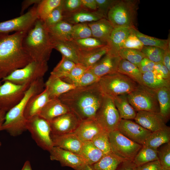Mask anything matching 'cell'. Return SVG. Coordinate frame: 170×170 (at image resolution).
I'll return each mask as SVG.
<instances>
[{
  "label": "cell",
  "mask_w": 170,
  "mask_h": 170,
  "mask_svg": "<svg viewBox=\"0 0 170 170\" xmlns=\"http://www.w3.org/2000/svg\"><path fill=\"white\" fill-rule=\"evenodd\" d=\"M139 1L116 0L109 10L107 19L114 27L136 28Z\"/></svg>",
  "instance_id": "obj_5"
},
{
  "label": "cell",
  "mask_w": 170,
  "mask_h": 170,
  "mask_svg": "<svg viewBox=\"0 0 170 170\" xmlns=\"http://www.w3.org/2000/svg\"><path fill=\"white\" fill-rule=\"evenodd\" d=\"M75 87L51 74L45 82V88L47 90L50 99L59 98L62 94Z\"/></svg>",
  "instance_id": "obj_22"
},
{
  "label": "cell",
  "mask_w": 170,
  "mask_h": 170,
  "mask_svg": "<svg viewBox=\"0 0 170 170\" xmlns=\"http://www.w3.org/2000/svg\"><path fill=\"white\" fill-rule=\"evenodd\" d=\"M97 10L102 13L107 17L108 13L116 0H95Z\"/></svg>",
  "instance_id": "obj_52"
},
{
  "label": "cell",
  "mask_w": 170,
  "mask_h": 170,
  "mask_svg": "<svg viewBox=\"0 0 170 170\" xmlns=\"http://www.w3.org/2000/svg\"><path fill=\"white\" fill-rule=\"evenodd\" d=\"M63 18V11L60 4L52 12L43 22L46 26L49 28L62 20Z\"/></svg>",
  "instance_id": "obj_50"
},
{
  "label": "cell",
  "mask_w": 170,
  "mask_h": 170,
  "mask_svg": "<svg viewBox=\"0 0 170 170\" xmlns=\"http://www.w3.org/2000/svg\"><path fill=\"white\" fill-rule=\"evenodd\" d=\"M158 160L162 169H170V142L157 149Z\"/></svg>",
  "instance_id": "obj_47"
},
{
  "label": "cell",
  "mask_w": 170,
  "mask_h": 170,
  "mask_svg": "<svg viewBox=\"0 0 170 170\" xmlns=\"http://www.w3.org/2000/svg\"><path fill=\"white\" fill-rule=\"evenodd\" d=\"M23 47L31 61L48 62L53 49L47 28L39 19L27 32Z\"/></svg>",
  "instance_id": "obj_3"
},
{
  "label": "cell",
  "mask_w": 170,
  "mask_h": 170,
  "mask_svg": "<svg viewBox=\"0 0 170 170\" xmlns=\"http://www.w3.org/2000/svg\"><path fill=\"white\" fill-rule=\"evenodd\" d=\"M51 39L53 48L60 52L62 56L76 64L79 63L77 49L70 41L57 40L51 38Z\"/></svg>",
  "instance_id": "obj_34"
},
{
  "label": "cell",
  "mask_w": 170,
  "mask_h": 170,
  "mask_svg": "<svg viewBox=\"0 0 170 170\" xmlns=\"http://www.w3.org/2000/svg\"><path fill=\"white\" fill-rule=\"evenodd\" d=\"M71 36L72 40L92 37L91 29L87 23L73 25Z\"/></svg>",
  "instance_id": "obj_46"
},
{
  "label": "cell",
  "mask_w": 170,
  "mask_h": 170,
  "mask_svg": "<svg viewBox=\"0 0 170 170\" xmlns=\"http://www.w3.org/2000/svg\"><path fill=\"white\" fill-rule=\"evenodd\" d=\"M170 128H165L152 132L146 139L143 146L149 147L155 149L170 142Z\"/></svg>",
  "instance_id": "obj_31"
},
{
  "label": "cell",
  "mask_w": 170,
  "mask_h": 170,
  "mask_svg": "<svg viewBox=\"0 0 170 170\" xmlns=\"http://www.w3.org/2000/svg\"><path fill=\"white\" fill-rule=\"evenodd\" d=\"M133 33L145 46L155 47L166 50L170 47V39H162L150 36L144 34L136 28H131Z\"/></svg>",
  "instance_id": "obj_36"
},
{
  "label": "cell",
  "mask_w": 170,
  "mask_h": 170,
  "mask_svg": "<svg viewBox=\"0 0 170 170\" xmlns=\"http://www.w3.org/2000/svg\"><path fill=\"white\" fill-rule=\"evenodd\" d=\"M117 71L128 76L139 85L144 86L142 79V74L138 67L124 59H121Z\"/></svg>",
  "instance_id": "obj_33"
},
{
  "label": "cell",
  "mask_w": 170,
  "mask_h": 170,
  "mask_svg": "<svg viewBox=\"0 0 170 170\" xmlns=\"http://www.w3.org/2000/svg\"><path fill=\"white\" fill-rule=\"evenodd\" d=\"M71 111L59 98L50 99L42 108L39 116L49 122L63 114Z\"/></svg>",
  "instance_id": "obj_25"
},
{
  "label": "cell",
  "mask_w": 170,
  "mask_h": 170,
  "mask_svg": "<svg viewBox=\"0 0 170 170\" xmlns=\"http://www.w3.org/2000/svg\"><path fill=\"white\" fill-rule=\"evenodd\" d=\"M144 46L142 43L137 37L131 31L124 42L122 48L134 49L141 50Z\"/></svg>",
  "instance_id": "obj_51"
},
{
  "label": "cell",
  "mask_w": 170,
  "mask_h": 170,
  "mask_svg": "<svg viewBox=\"0 0 170 170\" xmlns=\"http://www.w3.org/2000/svg\"><path fill=\"white\" fill-rule=\"evenodd\" d=\"M141 51L145 57L155 63H162L165 52L164 49L156 47L144 46Z\"/></svg>",
  "instance_id": "obj_45"
},
{
  "label": "cell",
  "mask_w": 170,
  "mask_h": 170,
  "mask_svg": "<svg viewBox=\"0 0 170 170\" xmlns=\"http://www.w3.org/2000/svg\"><path fill=\"white\" fill-rule=\"evenodd\" d=\"M103 130L94 119L81 120L73 132L82 142L91 141L97 134Z\"/></svg>",
  "instance_id": "obj_20"
},
{
  "label": "cell",
  "mask_w": 170,
  "mask_h": 170,
  "mask_svg": "<svg viewBox=\"0 0 170 170\" xmlns=\"http://www.w3.org/2000/svg\"><path fill=\"white\" fill-rule=\"evenodd\" d=\"M27 31L0 34V81L31 61L22 45Z\"/></svg>",
  "instance_id": "obj_2"
},
{
  "label": "cell",
  "mask_w": 170,
  "mask_h": 170,
  "mask_svg": "<svg viewBox=\"0 0 170 170\" xmlns=\"http://www.w3.org/2000/svg\"><path fill=\"white\" fill-rule=\"evenodd\" d=\"M70 42L77 49L80 50H90L107 45L106 43L93 37L73 40Z\"/></svg>",
  "instance_id": "obj_39"
},
{
  "label": "cell",
  "mask_w": 170,
  "mask_h": 170,
  "mask_svg": "<svg viewBox=\"0 0 170 170\" xmlns=\"http://www.w3.org/2000/svg\"><path fill=\"white\" fill-rule=\"evenodd\" d=\"M158 160L157 149L143 146L135 156L133 162L137 167Z\"/></svg>",
  "instance_id": "obj_37"
},
{
  "label": "cell",
  "mask_w": 170,
  "mask_h": 170,
  "mask_svg": "<svg viewBox=\"0 0 170 170\" xmlns=\"http://www.w3.org/2000/svg\"><path fill=\"white\" fill-rule=\"evenodd\" d=\"M41 0H26L23 1L22 4V7L20 12L21 15L23 14L24 11L29 6L32 4L39 3Z\"/></svg>",
  "instance_id": "obj_59"
},
{
  "label": "cell",
  "mask_w": 170,
  "mask_h": 170,
  "mask_svg": "<svg viewBox=\"0 0 170 170\" xmlns=\"http://www.w3.org/2000/svg\"><path fill=\"white\" fill-rule=\"evenodd\" d=\"M50 99L48 92L45 88L32 97L28 101L25 110L24 115L26 118L28 119L38 115Z\"/></svg>",
  "instance_id": "obj_24"
},
{
  "label": "cell",
  "mask_w": 170,
  "mask_h": 170,
  "mask_svg": "<svg viewBox=\"0 0 170 170\" xmlns=\"http://www.w3.org/2000/svg\"><path fill=\"white\" fill-rule=\"evenodd\" d=\"M122 162L111 151L104 154L100 160L92 165L96 170H116Z\"/></svg>",
  "instance_id": "obj_38"
},
{
  "label": "cell",
  "mask_w": 170,
  "mask_h": 170,
  "mask_svg": "<svg viewBox=\"0 0 170 170\" xmlns=\"http://www.w3.org/2000/svg\"><path fill=\"white\" fill-rule=\"evenodd\" d=\"M91 141L104 154L111 151L108 133L103 130L95 135Z\"/></svg>",
  "instance_id": "obj_42"
},
{
  "label": "cell",
  "mask_w": 170,
  "mask_h": 170,
  "mask_svg": "<svg viewBox=\"0 0 170 170\" xmlns=\"http://www.w3.org/2000/svg\"><path fill=\"white\" fill-rule=\"evenodd\" d=\"M104 155L91 141L83 142L79 155L83 158L87 164H94L100 160Z\"/></svg>",
  "instance_id": "obj_30"
},
{
  "label": "cell",
  "mask_w": 170,
  "mask_h": 170,
  "mask_svg": "<svg viewBox=\"0 0 170 170\" xmlns=\"http://www.w3.org/2000/svg\"><path fill=\"white\" fill-rule=\"evenodd\" d=\"M154 71L164 79H170V71L162 62L155 64Z\"/></svg>",
  "instance_id": "obj_55"
},
{
  "label": "cell",
  "mask_w": 170,
  "mask_h": 170,
  "mask_svg": "<svg viewBox=\"0 0 170 170\" xmlns=\"http://www.w3.org/2000/svg\"><path fill=\"white\" fill-rule=\"evenodd\" d=\"M118 54L108 52L88 70L100 78L106 75L117 71L121 60Z\"/></svg>",
  "instance_id": "obj_17"
},
{
  "label": "cell",
  "mask_w": 170,
  "mask_h": 170,
  "mask_svg": "<svg viewBox=\"0 0 170 170\" xmlns=\"http://www.w3.org/2000/svg\"><path fill=\"white\" fill-rule=\"evenodd\" d=\"M156 90L159 114L167 122L170 116V88L163 87Z\"/></svg>",
  "instance_id": "obj_35"
},
{
  "label": "cell",
  "mask_w": 170,
  "mask_h": 170,
  "mask_svg": "<svg viewBox=\"0 0 170 170\" xmlns=\"http://www.w3.org/2000/svg\"><path fill=\"white\" fill-rule=\"evenodd\" d=\"M62 0H41L37 6L38 19L44 22L52 12L61 4Z\"/></svg>",
  "instance_id": "obj_40"
},
{
  "label": "cell",
  "mask_w": 170,
  "mask_h": 170,
  "mask_svg": "<svg viewBox=\"0 0 170 170\" xmlns=\"http://www.w3.org/2000/svg\"><path fill=\"white\" fill-rule=\"evenodd\" d=\"M87 23L91 29L92 37L107 44L114 28L107 19L104 18Z\"/></svg>",
  "instance_id": "obj_26"
},
{
  "label": "cell",
  "mask_w": 170,
  "mask_h": 170,
  "mask_svg": "<svg viewBox=\"0 0 170 170\" xmlns=\"http://www.w3.org/2000/svg\"><path fill=\"white\" fill-rule=\"evenodd\" d=\"M136 167L133 161H124L119 165L116 170H135Z\"/></svg>",
  "instance_id": "obj_57"
},
{
  "label": "cell",
  "mask_w": 170,
  "mask_h": 170,
  "mask_svg": "<svg viewBox=\"0 0 170 170\" xmlns=\"http://www.w3.org/2000/svg\"><path fill=\"white\" fill-rule=\"evenodd\" d=\"M136 123L151 132L166 127V121L159 113L138 111L134 119Z\"/></svg>",
  "instance_id": "obj_18"
},
{
  "label": "cell",
  "mask_w": 170,
  "mask_h": 170,
  "mask_svg": "<svg viewBox=\"0 0 170 170\" xmlns=\"http://www.w3.org/2000/svg\"><path fill=\"white\" fill-rule=\"evenodd\" d=\"M112 98L121 119H134L137 112L130 104L127 94L119 95Z\"/></svg>",
  "instance_id": "obj_29"
},
{
  "label": "cell",
  "mask_w": 170,
  "mask_h": 170,
  "mask_svg": "<svg viewBox=\"0 0 170 170\" xmlns=\"http://www.w3.org/2000/svg\"><path fill=\"white\" fill-rule=\"evenodd\" d=\"M162 170H170V169H162Z\"/></svg>",
  "instance_id": "obj_63"
},
{
  "label": "cell",
  "mask_w": 170,
  "mask_h": 170,
  "mask_svg": "<svg viewBox=\"0 0 170 170\" xmlns=\"http://www.w3.org/2000/svg\"><path fill=\"white\" fill-rule=\"evenodd\" d=\"M131 32V28L122 27H114L107 44L110 52L118 54L125 40Z\"/></svg>",
  "instance_id": "obj_27"
},
{
  "label": "cell",
  "mask_w": 170,
  "mask_h": 170,
  "mask_svg": "<svg viewBox=\"0 0 170 170\" xmlns=\"http://www.w3.org/2000/svg\"><path fill=\"white\" fill-rule=\"evenodd\" d=\"M25 14L10 20L0 22V34L28 31L38 19L37 4Z\"/></svg>",
  "instance_id": "obj_13"
},
{
  "label": "cell",
  "mask_w": 170,
  "mask_h": 170,
  "mask_svg": "<svg viewBox=\"0 0 170 170\" xmlns=\"http://www.w3.org/2000/svg\"><path fill=\"white\" fill-rule=\"evenodd\" d=\"M107 17L98 11H90L83 8L73 13L63 16V20L72 25L95 21Z\"/></svg>",
  "instance_id": "obj_21"
},
{
  "label": "cell",
  "mask_w": 170,
  "mask_h": 170,
  "mask_svg": "<svg viewBox=\"0 0 170 170\" xmlns=\"http://www.w3.org/2000/svg\"><path fill=\"white\" fill-rule=\"evenodd\" d=\"M100 78L89 71L88 68L73 85L76 87L88 86L98 82Z\"/></svg>",
  "instance_id": "obj_49"
},
{
  "label": "cell",
  "mask_w": 170,
  "mask_h": 170,
  "mask_svg": "<svg viewBox=\"0 0 170 170\" xmlns=\"http://www.w3.org/2000/svg\"><path fill=\"white\" fill-rule=\"evenodd\" d=\"M109 50L107 45L88 50L77 49L78 63L88 68L99 61Z\"/></svg>",
  "instance_id": "obj_23"
},
{
  "label": "cell",
  "mask_w": 170,
  "mask_h": 170,
  "mask_svg": "<svg viewBox=\"0 0 170 170\" xmlns=\"http://www.w3.org/2000/svg\"><path fill=\"white\" fill-rule=\"evenodd\" d=\"M2 84V82L0 81V86Z\"/></svg>",
  "instance_id": "obj_64"
},
{
  "label": "cell",
  "mask_w": 170,
  "mask_h": 170,
  "mask_svg": "<svg viewBox=\"0 0 170 170\" xmlns=\"http://www.w3.org/2000/svg\"><path fill=\"white\" fill-rule=\"evenodd\" d=\"M6 112L0 110V131L4 121L5 117ZM1 143L0 141V147L1 146Z\"/></svg>",
  "instance_id": "obj_61"
},
{
  "label": "cell",
  "mask_w": 170,
  "mask_h": 170,
  "mask_svg": "<svg viewBox=\"0 0 170 170\" xmlns=\"http://www.w3.org/2000/svg\"><path fill=\"white\" fill-rule=\"evenodd\" d=\"M144 85L151 89L157 90L163 87L170 88V79L163 78L154 71L142 74Z\"/></svg>",
  "instance_id": "obj_32"
},
{
  "label": "cell",
  "mask_w": 170,
  "mask_h": 170,
  "mask_svg": "<svg viewBox=\"0 0 170 170\" xmlns=\"http://www.w3.org/2000/svg\"><path fill=\"white\" fill-rule=\"evenodd\" d=\"M118 54L122 59L125 60L137 67L145 57L141 50L134 49L122 48L118 51Z\"/></svg>",
  "instance_id": "obj_41"
},
{
  "label": "cell",
  "mask_w": 170,
  "mask_h": 170,
  "mask_svg": "<svg viewBox=\"0 0 170 170\" xmlns=\"http://www.w3.org/2000/svg\"><path fill=\"white\" fill-rule=\"evenodd\" d=\"M94 119L102 130L108 133L117 129L121 119L112 98L104 95Z\"/></svg>",
  "instance_id": "obj_11"
},
{
  "label": "cell",
  "mask_w": 170,
  "mask_h": 170,
  "mask_svg": "<svg viewBox=\"0 0 170 170\" xmlns=\"http://www.w3.org/2000/svg\"><path fill=\"white\" fill-rule=\"evenodd\" d=\"M127 97L130 104L136 111L159 113L156 90L139 85L137 89L128 94Z\"/></svg>",
  "instance_id": "obj_9"
},
{
  "label": "cell",
  "mask_w": 170,
  "mask_h": 170,
  "mask_svg": "<svg viewBox=\"0 0 170 170\" xmlns=\"http://www.w3.org/2000/svg\"><path fill=\"white\" fill-rule=\"evenodd\" d=\"M162 63L170 71V48L165 50Z\"/></svg>",
  "instance_id": "obj_58"
},
{
  "label": "cell",
  "mask_w": 170,
  "mask_h": 170,
  "mask_svg": "<svg viewBox=\"0 0 170 170\" xmlns=\"http://www.w3.org/2000/svg\"><path fill=\"white\" fill-rule=\"evenodd\" d=\"M48 62L31 61L24 67L13 72L3 79L18 85H30L38 79L43 78L48 70Z\"/></svg>",
  "instance_id": "obj_7"
},
{
  "label": "cell",
  "mask_w": 170,
  "mask_h": 170,
  "mask_svg": "<svg viewBox=\"0 0 170 170\" xmlns=\"http://www.w3.org/2000/svg\"><path fill=\"white\" fill-rule=\"evenodd\" d=\"M98 82L104 94L112 98L128 94L139 85L127 76L117 71L101 77Z\"/></svg>",
  "instance_id": "obj_6"
},
{
  "label": "cell",
  "mask_w": 170,
  "mask_h": 170,
  "mask_svg": "<svg viewBox=\"0 0 170 170\" xmlns=\"http://www.w3.org/2000/svg\"><path fill=\"white\" fill-rule=\"evenodd\" d=\"M26 128L37 145L42 149L49 152L54 147L48 121L39 115H36L27 119Z\"/></svg>",
  "instance_id": "obj_10"
},
{
  "label": "cell",
  "mask_w": 170,
  "mask_h": 170,
  "mask_svg": "<svg viewBox=\"0 0 170 170\" xmlns=\"http://www.w3.org/2000/svg\"><path fill=\"white\" fill-rule=\"evenodd\" d=\"M30 86L3 82L0 86V110L6 112L16 105L23 98Z\"/></svg>",
  "instance_id": "obj_12"
},
{
  "label": "cell",
  "mask_w": 170,
  "mask_h": 170,
  "mask_svg": "<svg viewBox=\"0 0 170 170\" xmlns=\"http://www.w3.org/2000/svg\"><path fill=\"white\" fill-rule=\"evenodd\" d=\"M88 68L80 64H76L69 72L60 78L64 82L73 85Z\"/></svg>",
  "instance_id": "obj_44"
},
{
  "label": "cell",
  "mask_w": 170,
  "mask_h": 170,
  "mask_svg": "<svg viewBox=\"0 0 170 170\" xmlns=\"http://www.w3.org/2000/svg\"><path fill=\"white\" fill-rule=\"evenodd\" d=\"M81 121L71 111L59 116L49 121L51 134L61 135L73 133Z\"/></svg>",
  "instance_id": "obj_14"
},
{
  "label": "cell",
  "mask_w": 170,
  "mask_h": 170,
  "mask_svg": "<svg viewBox=\"0 0 170 170\" xmlns=\"http://www.w3.org/2000/svg\"><path fill=\"white\" fill-rule=\"evenodd\" d=\"M73 25L64 20L47 28L52 39L64 41L72 40L71 32Z\"/></svg>",
  "instance_id": "obj_28"
},
{
  "label": "cell",
  "mask_w": 170,
  "mask_h": 170,
  "mask_svg": "<svg viewBox=\"0 0 170 170\" xmlns=\"http://www.w3.org/2000/svg\"><path fill=\"white\" fill-rule=\"evenodd\" d=\"M21 170H32L30 162L29 161H26Z\"/></svg>",
  "instance_id": "obj_62"
},
{
  "label": "cell",
  "mask_w": 170,
  "mask_h": 170,
  "mask_svg": "<svg viewBox=\"0 0 170 170\" xmlns=\"http://www.w3.org/2000/svg\"><path fill=\"white\" fill-rule=\"evenodd\" d=\"M81 1L83 8L92 11L97 10L95 0H81Z\"/></svg>",
  "instance_id": "obj_56"
},
{
  "label": "cell",
  "mask_w": 170,
  "mask_h": 170,
  "mask_svg": "<svg viewBox=\"0 0 170 170\" xmlns=\"http://www.w3.org/2000/svg\"><path fill=\"white\" fill-rule=\"evenodd\" d=\"M155 64L145 57L140 62L138 67L141 73L143 74L148 71H154Z\"/></svg>",
  "instance_id": "obj_53"
},
{
  "label": "cell",
  "mask_w": 170,
  "mask_h": 170,
  "mask_svg": "<svg viewBox=\"0 0 170 170\" xmlns=\"http://www.w3.org/2000/svg\"><path fill=\"white\" fill-rule=\"evenodd\" d=\"M111 152L122 162L133 161L143 145L129 139L118 130L109 133Z\"/></svg>",
  "instance_id": "obj_8"
},
{
  "label": "cell",
  "mask_w": 170,
  "mask_h": 170,
  "mask_svg": "<svg viewBox=\"0 0 170 170\" xmlns=\"http://www.w3.org/2000/svg\"><path fill=\"white\" fill-rule=\"evenodd\" d=\"M44 89L43 78L31 84L20 101L6 112L0 131L5 130L13 136H19L26 131L27 119L24 113L27 104L32 97L42 92Z\"/></svg>",
  "instance_id": "obj_4"
},
{
  "label": "cell",
  "mask_w": 170,
  "mask_h": 170,
  "mask_svg": "<svg viewBox=\"0 0 170 170\" xmlns=\"http://www.w3.org/2000/svg\"><path fill=\"white\" fill-rule=\"evenodd\" d=\"M76 64L62 56L60 61L54 68L50 74L61 78L69 72Z\"/></svg>",
  "instance_id": "obj_43"
},
{
  "label": "cell",
  "mask_w": 170,
  "mask_h": 170,
  "mask_svg": "<svg viewBox=\"0 0 170 170\" xmlns=\"http://www.w3.org/2000/svg\"><path fill=\"white\" fill-rule=\"evenodd\" d=\"M75 170H96L92 165L87 163L84 164L80 166Z\"/></svg>",
  "instance_id": "obj_60"
},
{
  "label": "cell",
  "mask_w": 170,
  "mask_h": 170,
  "mask_svg": "<svg viewBox=\"0 0 170 170\" xmlns=\"http://www.w3.org/2000/svg\"><path fill=\"white\" fill-rule=\"evenodd\" d=\"M61 5L63 16L73 13L83 8L81 0H62Z\"/></svg>",
  "instance_id": "obj_48"
},
{
  "label": "cell",
  "mask_w": 170,
  "mask_h": 170,
  "mask_svg": "<svg viewBox=\"0 0 170 170\" xmlns=\"http://www.w3.org/2000/svg\"><path fill=\"white\" fill-rule=\"evenodd\" d=\"M49 152L50 160L59 162L62 167H68L75 170L86 163L79 155L58 147H53Z\"/></svg>",
  "instance_id": "obj_16"
},
{
  "label": "cell",
  "mask_w": 170,
  "mask_h": 170,
  "mask_svg": "<svg viewBox=\"0 0 170 170\" xmlns=\"http://www.w3.org/2000/svg\"><path fill=\"white\" fill-rule=\"evenodd\" d=\"M117 130L129 139L142 145L152 133L130 120L121 119Z\"/></svg>",
  "instance_id": "obj_15"
},
{
  "label": "cell",
  "mask_w": 170,
  "mask_h": 170,
  "mask_svg": "<svg viewBox=\"0 0 170 170\" xmlns=\"http://www.w3.org/2000/svg\"><path fill=\"white\" fill-rule=\"evenodd\" d=\"M162 166L158 160L136 167L135 170H162Z\"/></svg>",
  "instance_id": "obj_54"
},
{
  "label": "cell",
  "mask_w": 170,
  "mask_h": 170,
  "mask_svg": "<svg viewBox=\"0 0 170 170\" xmlns=\"http://www.w3.org/2000/svg\"><path fill=\"white\" fill-rule=\"evenodd\" d=\"M104 95L98 82L88 86L76 87L59 99L81 120H83L94 119Z\"/></svg>",
  "instance_id": "obj_1"
},
{
  "label": "cell",
  "mask_w": 170,
  "mask_h": 170,
  "mask_svg": "<svg viewBox=\"0 0 170 170\" xmlns=\"http://www.w3.org/2000/svg\"><path fill=\"white\" fill-rule=\"evenodd\" d=\"M51 136L54 146L79 155L83 142L74 133Z\"/></svg>",
  "instance_id": "obj_19"
}]
</instances>
